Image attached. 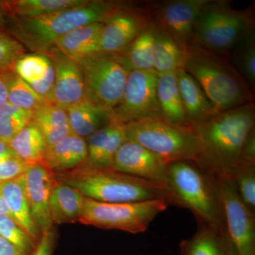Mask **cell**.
<instances>
[{
    "mask_svg": "<svg viewBox=\"0 0 255 255\" xmlns=\"http://www.w3.org/2000/svg\"><path fill=\"white\" fill-rule=\"evenodd\" d=\"M203 146L196 163L209 175L230 176L241 163L243 144L255 128L254 102L192 124Z\"/></svg>",
    "mask_w": 255,
    "mask_h": 255,
    "instance_id": "obj_1",
    "label": "cell"
},
{
    "mask_svg": "<svg viewBox=\"0 0 255 255\" xmlns=\"http://www.w3.org/2000/svg\"><path fill=\"white\" fill-rule=\"evenodd\" d=\"M127 1L88 0L86 4L31 18H6L8 33L33 53L47 54L60 38L77 28L106 22Z\"/></svg>",
    "mask_w": 255,
    "mask_h": 255,
    "instance_id": "obj_2",
    "label": "cell"
},
{
    "mask_svg": "<svg viewBox=\"0 0 255 255\" xmlns=\"http://www.w3.org/2000/svg\"><path fill=\"white\" fill-rule=\"evenodd\" d=\"M182 69L205 92L216 113L254 102L255 93L228 59L191 41L184 48Z\"/></svg>",
    "mask_w": 255,
    "mask_h": 255,
    "instance_id": "obj_3",
    "label": "cell"
},
{
    "mask_svg": "<svg viewBox=\"0 0 255 255\" xmlns=\"http://www.w3.org/2000/svg\"><path fill=\"white\" fill-rule=\"evenodd\" d=\"M53 174L55 180L99 202L119 204L165 199L174 205L172 196L163 186L112 168H94L82 164L73 170Z\"/></svg>",
    "mask_w": 255,
    "mask_h": 255,
    "instance_id": "obj_4",
    "label": "cell"
},
{
    "mask_svg": "<svg viewBox=\"0 0 255 255\" xmlns=\"http://www.w3.org/2000/svg\"><path fill=\"white\" fill-rule=\"evenodd\" d=\"M165 187L173 199L174 206L191 211L198 225L224 230L214 180L196 162L182 160L167 164Z\"/></svg>",
    "mask_w": 255,
    "mask_h": 255,
    "instance_id": "obj_5",
    "label": "cell"
},
{
    "mask_svg": "<svg viewBox=\"0 0 255 255\" xmlns=\"http://www.w3.org/2000/svg\"><path fill=\"white\" fill-rule=\"evenodd\" d=\"M254 29L255 3L236 9L228 0H209L196 21L193 41L213 53L227 55Z\"/></svg>",
    "mask_w": 255,
    "mask_h": 255,
    "instance_id": "obj_6",
    "label": "cell"
},
{
    "mask_svg": "<svg viewBox=\"0 0 255 255\" xmlns=\"http://www.w3.org/2000/svg\"><path fill=\"white\" fill-rule=\"evenodd\" d=\"M125 127L128 140L152 151L167 164L196 162L202 153L200 139L191 127H179L156 119L131 122Z\"/></svg>",
    "mask_w": 255,
    "mask_h": 255,
    "instance_id": "obj_7",
    "label": "cell"
},
{
    "mask_svg": "<svg viewBox=\"0 0 255 255\" xmlns=\"http://www.w3.org/2000/svg\"><path fill=\"white\" fill-rule=\"evenodd\" d=\"M169 205L165 199L108 204L86 198L78 222L101 229L137 234L145 232L154 219Z\"/></svg>",
    "mask_w": 255,
    "mask_h": 255,
    "instance_id": "obj_8",
    "label": "cell"
},
{
    "mask_svg": "<svg viewBox=\"0 0 255 255\" xmlns=\"http://www.w3.org/2000/svg\"><path fill=\"white\" fill-rule=\"evenodd\" d=\"M79 65L85 80V99L112 112L122 100L130 71L117 53L98 52Z\"/></svg>",
    "mask_w": 255,
    "mask_h": 255,
    "instance_id": "obj_9",
    "label": "cell"
},
{
    "mask_svg": "<svg viewBox=\"0 0 255 255\" xmlns=\"http://www.w3.org/2000/svg\"><path fill=\"white\" fill-rule=\"evenodd\" d=\"M217 189L225 233L237 255H255V216L227 175H210Z\"/></svg>",
    "mask_w": 255,
    "mask_h": 255,
    "instance_id": "obj_10",
    "label": "cell"
},
{
    "mask_svg": "<svg viewBox=\"0 0 255 255\" xmlns=\"http://www.w3.org/2000/svg\"><path fill=\"white\" fill-rule=\"evenodd\" d=\"M157 73L130 70L123 96L111 112L112 121L127 124L161 118L157 97Z\"/></svg>",
    "mask_w": 255,
    "mask_h": 255,
    "instance_id": "obj_11",
    "label": "cell"
},
{
    "mask_svg": "<svg viewBox=\"0 0 255 255\" xmlns=\"http://www.w3.org/2000/svg\"><path fill=\"white\" fill-rule=\"evenodd\" d=\"M155 1L128 2L117 10L104 23L100 51L123 52L137 36L155 20Z\"/></svg>",
    "mask_w": 255,
    "mask_h": 255,
    "instance_id": "obj_12",
    "label": "cell"
},
{
    "mask_svg": "<svg viewBox=\"0 0 255 255\" xmlns=\"http://www.w3.org/2000/svg\"><path fill=\"white\" fill-rule=\"evenodd\" d=\"M209 0L155 1L154 12L159 26L183 49L193 41L198 18Z\"/></svg>",
    "mask_w": 255,
    "mask_h": 255,
    "instance_id": "obj_13",
    "label": "cell"
},
{
    "mask_svg": "<svg viewBox=\"0 0 255 255\" xmlns=\"http://www.w3.org/2000/svg\"><path fill=\"white\" fill-rule=\"evenodd\" d=\"M46 55L51 60L55 70L52 104L66 111L85 100V80L80 65L57 48Z\"/></svg>",
    "mask_w": 255,
    "mask_h": 255,
    "instance_id": "obj_14",
    "label": "cell"
},
{
    "mask_svg": "<svg viewBox=\"0 0 255 255\" xmlns=\"http://www.w3.org/2000/svg\"><path fill=\"white\" fill-rule=\"evenodd\" d=\"M167 166V164L152 151L128 140L117 151L112 169L165 187Z\"/></svg>",
    "mask_w": 255,
    "mask_h": 255,
    "instance_id": "obj_15",
    "label": "cell"
},
{
    "mask_svg": "<svg viewBox=\"0 0 255 255\" xmlns=\"http://www.w3.org/2000/svg\"><path fill=\"white\" fill-rule=\"evenodd\" d=\"M26 196L32 219L41 234L53 231L50 196L55 184L54 174L42 164L31 166L24 173Z\"/></svg>",
    "mask_w": 255,
    "mask_h": 255,
    "instance_id": "obj_16",
    "label": "cell"
},
{
    "mask_svg": "<svg viewBox=\"0 0 255 255\" xmlns=\"http://www.w3.org/2000/svg\"><path fill=\"white\" fill-rule=\"evenodd\" d=\"M127 140L125 124L111 121L87 137V157L83 164L94 168H112L117 151Z\"/></svg>",
    "mask_w": 255,
    "mask_h": 255,
    "instance_id": "obj_17",
    "label": "cell"
},
{
    "mask_svg": "<svg viewBox=\"0 0 255 255\" xmlns=\"http://www.w3.org/2000/svg\"><path fill=\"white\" fill-rule=\"evenodd\" d=\"M13 71L36 93L51 102L55 70L48 55L38 53L23 55L15 63Z\"/></svg>",
    "mask_w": 255,
    "mask_h": 255,
    "instance_id": "obj_18",
    "label": "cell"
},
{
    "mask_svg": "<svg viewBox=\"0 0 255 255\" xmlns=\"http://www.w3.org/2000/svg\"><path fill=\"white\" fill-rule=\"evenodd\" d=\"M87 157V140L70 133L54 145L47 147L42 165L53 174L63 173L77 168Z\"/></svg>",
    "mask_w": 255,
    "mask_h": 255,
    "instance_id": "obj_19",
    "label": "cell"
},
{
    "mask_svg": "<svg viewBox=\"0 0 255 255\" xmlns=\"http://www.w3.org/2000/svg\"><path fill=\"white\" fill-rule=\"evenodd\" d=\"M176 78L184 112L190 127L218 114L199 82L184 69L176 71Z\"/></svg>",
    "mask_w": 255,
    "mask_h": 255,
    "instance_id": "obj_20",
    "label": "cell"
},
{
    "mask_svg": "<svg viewBox=\"0 0 255 255\" xmlns=\"http://www.w3.org/2000/svg\"><path fill=\"white\" fill-rule=\"evenodd\" d=\"M11 218L37 243L42 234L32 219L26 196L24 174L0 184Z\"/></svg>",
    "mask_w": 255,
    "mask_h": 255,
    "instance_id": "obj_21",
    "label": "cell"
},
{
    "mask_svg": "<svg viewBox=\"0 0 255 255\" xmlns=\"http://www.w3.org/2000/svg\"><path fill=\"white\" fill-rule=\"evenodd\" d=\"M179 255H237L226 233L214 226L198 225L195 234L179 245Z\"/></svg>",
    "mask_w": 255,
    "mask_h": 255,
    "instance_id": "obj_22",
    "label": "cell"
},
{
    "mask_svg": "<svg viewBox=\"0 0 255 255\" xmlns=\"http://www.w3.org/2000/svg\"><path fill=\"white\" fill-rule=\"evenodd\" d=\"M104 23H95L77 28L60 38L55 48H58L78 64L100 51Z\"/></svg>",
    "mask_w": 255,
    "mask_h": 255,
    "instance_id": "obj_23",
    "label": "cell"
},
{
    "mask_svg": "<svg viewBox=\"0 0 255 255\" xmlns=\"http://www.w3.org/2000/svg\"><path fill=\"white\" fill-rule=\"evenodd\" d=\"M157 97L162 120L172 125L190 127L178 89L176 72L157 74Z\"/></svg>",
    "mask_w": 255,
    "mask_h": 255,
    "instance_id": "obj_24",
    "label": "cell"
},
{
    "mask_svg": "<svg viewBox=\"0 0 255 255\" xmlns=\"http://www.w3.org/2000/svg\"><path fill=\"white\" fill-rule=\"evenodd\" d=\"M88 0H5L0 1L6 18L45 16L86 4Z\"/></svg>",
    "mask_w": 255,
    "mask_h": 255,
    "instance_id": "obj_25",
    "label": "cell"
},
{
    "mask_svg": "<svg viewBox=\"0 0 255 255\" xmlns=\"http://www.w3.org/2000/svg\"><path fill=\"white\" fill-rule=\"evenodd\" d=\"M85 199L75 188L55 180L50 201V215L53 224L75 223L82 216Z\"/></svg>",
    "mask_w": 255,
    "mask_h": 255,
    "instance_id": "obj_26",
    "label": "cell"
},
{
    "mask_svg": "<svg viewBox=\"0 0 255 255\" xmlns=\"http://www.w3.org/2000/svg\"><path fill=\"white\" fill-rule=\"evenodd\" d=\"M66 112L72 133L85 139L112 121L110 112L86 99Z\"/></svg>",
    "mask_w": 255,
    "mask_h": 255,
    "instance_id": "obj_27",
    "label": "cell"
},
{
    "mask_svg": "<svg viewBox=\"0 0 255 255\" xmlns=\"http://www.w3.org/2000/svg\"><path fill=\"white\" fill-rule=\"evenodd\" d=\"M158 27L159 23L155 18L123 52L117 53L129 71L154 70L152 55Z\"/></svg>",
    "mask_w": 255,
    "mask_h": 255,
    "instance_id": "obj_28",
    "label": "cell"
},
{
    "mask_svg": "<svg viewBox=\"0 0 255 255\" xmlns=\"http://www.w3.org/2000/svg\"><path fill=\"white\" fill-rule=\"evenodd\" d=\"M31 122L44 137L47 147L54 145L72 133L66 111L53 104L34 111Z\"/></svg>",
    "mask_w": 255,
    "mask_h": 255,
    "instance_id": "obj_29",
    "label": "cell"
},
{
    "mask_svg": "<svg viewBox=\"0 0 255 255\" xmlns=\"http://www.w3.org/2000/svg\"><path fill=\"white\" fill-rule=\"evenodd\" d=\"M18 159L29 165L43 164L47 144L39 129L32 122L23 128L8 143Z\"/></svg>",
    "mask_w": 255,
    "mask_h": 255,
    "instance_id": "obj_30",
    "label": "cell"
},
{
    "mask_svg": "<svg viewBox=\"0 0 255 255\" xmlns=\"http://www.w3.org/2000/svg\"><path fill=\"white\" fill-rule=\"evenodd\" d=\"M184 50L159 26L154 41L152 63L157 74L174 73L182 68Z\"/></svg>",
    "mask_w": 255,
    "mask_h": 255,
    "instance_id": "obj_31",
    "label": "cell"
},
{
    "mask_svg": "<svg viewBox=\"0 0 255 255\" xmlns=\"http://www.w3.org/2000/svg\"><path fill=\"white\" fill-rule=\"evenodd\" d=\"M227 55L234 68L255 93V29L238 41Z\"/></svg>",
    "mask_w": 255,
    "mask_h": 255,
    "instance_id": "obj_32",
    "label": "cell"
},
{
    "mask_svg": "<svg viewBox=\"0 0 255 255\" xmlns=\"http://www.w3.org/2000/svg\"><path fill=\"white\" fill-rule=\"evenodd\" d=\"M8 102L33 112L43 106L52 104L36 93L28 84L18 78L13 70L10 74Z\"/></svg>",
    "mask_w": 255,
    "mask_h": 255,
    "instance_id": "obj_33",
    "label": "cell"
},
{
    "mask_svg": "<svg viewBox=\"0 0 255 255\" xmlns=\"http://www.w3.org/2000/svg\"><path fill=\"white\" fill-rule=\"evenodd\" d=\"M33 112L19 108L9 102L0 107V140L8 144L31 122Z\"/></svg>",
    "mask_w": 255,
    "mask_h": 255,
    "instance_id": "obj_34",
    "label": "cell"
},
{
    "mask_svg": "<svg viewBox=\"0 0 255 255\" xmlns=\"http://www.w3.org/2000/svg\"><path fill=\"white\" fill-rule=\"evenodd\" d=\"M238 195L255 216V163L241 161L230 176Z\"/></svg>",
    "mask_w": 255,
    "mask_h": 255,
    "instance_id": "obj_35",
    "label": "cell"
},
{
    "mask_svg": "<svg viewBox=\"0 0 255 255\" xmlns=\"http://www.w3.org/2000/svg\"><path fill=\"white\" fill-rule=\"evenodd\" d=\"M0 237L14 245L23 255H32L37 244L14 220L0 216Z\"/></svg>",
    "mask_w": 255,
    "mask_h": 255,
    "instance_id": "obj_36",
    "label": "cell"
},
{
    "mask_svg": "<svg viewBox=\"0 0 255 255\" xmlns=\"http://www.w3.org/2000/svg\"><path fill=\"white\" fill-rule=\"evenodd\" d=\"M23 45L8 32H0V74L13 70L16 62L25 54Z\"/></svg>",
    "mask_w": 255,
    "mask_h": 255,
    "instance_id": "obj_37",
    "label": "cell"
},
{
    "mask_svg": "<svg viewBox=\"0 0 255 255\" xmlns=\"http://www.w3.org/2000/svg\"><path fill=\"white\" fill-rule=\"evenodd\" d=\"M31 165L18 157H11L0 162V184L22 175Z\"/></svg>",
    "mask_w": 255,
    "mask_h": 255,
    "instance_id": "obj_38",
    "label": "cell"
},
{
    "mask_svg": "<svg viewBox=\"0 0 255 255\" xmlns=\"http://www.w3.org/2000/svg\"><path fill=\"white\" fill-rule=\"evenodd\" d=\"M55 238L53 231L42 234L32 255H52L55 249Z\"/></svg>",
    "mask_w": 255,
    "mask_h": 255,
    "instance_id": "obj_39",
    "label": "cell"
},
{
    "mask_svg": "<svg viewBox=\"0 0 255 255\" xmlns=\"http://www.w3.org/2000/svg\"><path fill=\"white\" fill-rule=\"evenodd\" d=\"M241 159L245 162L255 163V128L250 132L243 144Z\"/></svg>",
    "mask_w": 255,
    "mask_h": 255,
    "instance_id": "obj_40",
    "label": "cell"
},
{
    "mask_svg": "<svg viewBox=\"0 0 255 255\" xmlns=\"http://www.w3.org/2000/svg\"><path fill=\"white\" fill-rule=\"evenodd\" d=\"M12 70L0 74V107L8 102L10 74Z\"/></svg>",
    "mask_w": 255,
    "mask_h": 255,
    "instance_id": "obj_41",
    "label": "cell"
},
{
    "mask_svg": "<svg viewBox=\"0 0 255 255\" xmlns=\"http://www.w3.org/2000/svg\"><path fill=\"white\" fill-rule=\"evenodd\" d=\"M0 255H23L9 241L0 237Z\"/></svg>",
    "mask_w": 255,
    "mask_h": 255,
    "instance_id": "obj_42",
    "label": "cell"
},
{
    "mask_svg": "<svg viewBox=\"0 0 255 255\" xmlns=\"http://www.w3.org/2000/svg\"><path fill=\"white\" fill-rule=\"evenodd\" d=\"M15 157L16 155L12 150L10 148L9 145L0 140V162Z\"/></svg>",
    "mask_w": 255,
    "mask_h": 255,
    "instance_id": "obj_43",
    "label": "cell"
},
{
    "mask_svg": "<svg viewBox=\"0 0 255 255\" xmlns=\"http://www.w3.org/2000/svg\"><path fill=\"white\" fill-rule=\"evenodd\" d=\"M0 216H6L11 218L9 210L6 205V201H5L4 196L2 195L1 190H0ZM12 219V218H11Z\"/></svg>",
    "mask_w": 255,
    "mask_h": 255,
    "instance_id": "obj_44",
    "label": "cell"
},
{
    "mask_svg": "<svg viewBox=\"0 0 255 255\" xmlns=\"http://www.w3.org/2000/svg\"><path fill=\"white\" fill-rule=\"evenodd\" d=\"M5 25H6V17L0 5V32L4 31Z\"/></svg>",
    "mask_w": 255,
    "mask_h": 255,
    "instance_id": "obj_45",
    "label": "cell"
}]
</instances>
